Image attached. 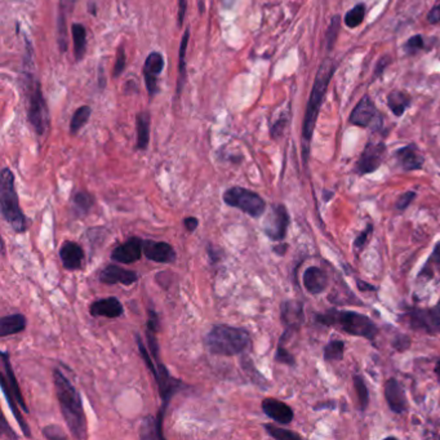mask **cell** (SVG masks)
Masks as SVG:
<instances>
[{"instance_id":"1","label":"cell","mask_w":440,"mask_h":440,"mask_svg":"<svg viewBox=\"0 0 440 440\" xmlns=\"http://www.w3.org/2000/svg\"><path fill=\"white\" fill-rule=\"evenodd\" d=\"M53 385L65 424L73 438L87 439L88 426L80 392L71 384L69 378H66L63 372L57 368L53 370Z\"/></svg>"},{"instance_id":"2","label":"cell","mask_w":440,"mask_h":440,"mask_svg":"<svg viewBox=\"0 0 440 440\" xmlns=\"http://www.w3.org/2000/svg\"><path fill=\"white\" fill-rule=\"evenodd\" d=\"M251 346V335L242 327L216 324L205 336V348L217 357H237L245 354Z\"/></svg>"},{"instance_id":"3","label":"cell","mask_w":440,"mask_h":440,"mask_svg":"<svg viewBox=\"0 0 440 440\" xmlns=\"http://www.w3.org/2000/svg\"><path fill=\"white\" fill-rule=\"evenodd\" d=\"M336 70V63L332 60H326L321 63L319 70L315 77L314 85L310 93L308 107L305 112V119L302 126V140H304V161H308V145L313 139L315 124L318 120V115L321 112V104L328 88L329 82L333 77Z\"/></svg>"},{"instance_id":"4","label":"cell","mask_w":440,"mask_h":440,"mask_svg":"<svg viewBox=\"0 0 440 440\" xmlns=\"http://www.w3.org/2000/svg\"><path fill=\"white\" fill-rule=\"evenodd\" d=\"M315 319L323 326L340 329L348 335L363 337L367 340H373L378 332L377 326L370 316L357 311L331 308L326 313L316 315Z\"/></svg>"},{"instance_id":"5","label":"cell","mask_w":440,"mask_h":440,"mask_svg":"<svg viewBox=\"0 0 440 440\" xmlns=\"http://www.w3.org/2000/svg\"><path fill=\"white\" fill-rule=\"evenodd\" d=\"M136 343H137V346L140 350L141 357L144 359L149 370L154 376L155 382L158 385V390H159L161 400H163L161 411H159L158 417H156L158 425L161 427V430H163V419H164V413L167 411L168 404H169L171 399L173 398L177 392H181L182 389L185 387V384L180 380L171 376L169 370H167V367L164 364L161 363V359H156V360L153 359L139 333L136 335Z\"/></svg>"},{"instance_id":"6","label":"cell","mask_w":440,"mask_h":440,"mask_svg":"<svg viewBox=\"0 0 440 440\" xmlns=\"http://www.w3.org/2000/svg\"><path fill=\"white\" fill-rule=\"evenodd\" d=\"M23 92L26 97V112L30 126L33 127L34 132L42 137L48 131L50 124L49 109L45 97L43 95L42 84L34 77L33 71L23 73Z\"/></svg>"},{"instance_id":"7","label":"cell","mask_w":440,"mask_h":440,"mask_svg":"<svg viewBox=\"0 0 440 440\" xmlns=\"http://www.w3.org/2000/svg\"><path fill=\"white\" fill-rule=\"evenodd\" d=\"M14 172L9 168H3L0 175V207L1 216L17 234L28 230L26 217L20 205V198L14 185Z\"/></svg>"},{"instance_id":"8","label":"cell","mask_w":440,"mask_h":440,"mask_svg":"<svg viewBox=\"0 0 440 440\" xmlns=\"http://www.w3.org/2000/svg\"><path fill=\"white\" fill-rule=\"evenodd\" d=\"M222 199L226 205L242 210L243 213L253 218H259L265 213L266 202L264 198L253 190L245 189L242 186H232L225 191Z\"/></svg>"},{"instance_id":"9","label":"cell","mask_w":440,"mask_h":440,"mask_svg":"<svg viewBox=\"0 0 440 440\" xmlns=\"http://www.w3.org/2000/svg\"><path fill=\"white\" fill-rule=\"evenodd\" d=\"M400 319L414 331L438 333L440 331V301L433 308H411L402 315Z\"/></svg>"},{"instance_id":"10","label":"cell","mask_w":440,"mask_h":440,"mask_svg":"<svg viewBox=\"0 0 440 440\" xmlns=\"http://www.w3.org/2000/svg\"><path fill=\"white\" fill-rule=\"evenodd\" d=\"M289 226V215L286 205L274 204L272 210L267 215L264 224V232L266 237L274 242H281L286 237V231Z\"/></svg>"},{"instance_id":"11","label":"cell","mask_w":440,"mask_h":440,"mask_svg":"<svg viewBox=\"0 0 440 440\" xmlns=\"http://www.w3.org/2000/svg\"><path fill=\"white\" fill-rule=\"evenodd\" d=\"M350 122L355 126L363 127V128L372 127L377 129L378 127L382 124V118L370 96H364L351 112Z\"/></svg>"},{"instance_id":"12","label":"cell","mask_w":440,"mask_h":440,"mask_svg":"<svg viewBox=\"0 0 440 440\" xmlns=\"http://www.w3.org/2000/svg\"><path fill=\"white\" fill-rule=\"evenodd\" d=\"M385 154H386L385 144L368 142L355 166L358 175H367L377 171L384 161Z\"/></svg>"},{"instance_id":"13","label":"cell","mask_w":440,"mask_h":440,"mask_svg":"<svg viewBox=\"0 0 440 440\" xmlns=\"http://www.w3.org/2000/svg\"><path fill=\"white\" fill-rule=\"evenodd\" d=\"M164 57L161 52H151L149 53V56L145 60L144 68H142V74L146 84V90L149 95L153 97L158 91H159V77L161 73L164 70Z\"/></svg>"},{"instance_id":"14","label":"cell","mask_w":440,"mask_h":440,"mask_svg":"<svg viewBox=\"0 0 440 440\" xmlns=\"http://www.w3.org/2000/svg\"><path fill=\"white\" fill-rule=\"evenodd\" d=\"M142 256H144V240L139 237H131L127 239L124 243L115 247L110 257L114 262L131 265L141 259Z\"/></svg>"},{"instance_id":"15","label":"cell","mask_w":440,"mask_h":440,"mask_svg":"<svg viewBox=\"0 0 440 440\" xmlns=\"http://www.w3.org/2000/svg\"><path fill=\"white\" fill-rule=\"evenodd\" d=\"M144 254L156 264H173L177 259L175 248L167 242L144 240Z\"/></svg>"},{"instance_id":"16","label":"cell","mask_w":440,"mask_h":440,"mask_svg":"<svg viewBox=\"0 0 440 440\" xmlns=\"http://www.w3.org/2000/svg\"><path fill=\"white\" fill-rule=\"evenodd\" d=\"M98 279L106 286H115V284L132 286L133 283L139 280V274L133 270H127L122 266L110 264L100 273Z\"/></svg>"},{"instance_id":"17","label":"cell","mask_w":440,"mask_h":440,"mask_svg":"<svg viewBox=\"0 0 440 440\" xmlns=\"http://www.w3.org/2000/svg\"><path fill=\"white\" fill-rule=\"evenodd\" d=\"M262 411L269 419H274L275 422L281 425L291 424L294 419V413L289 405L284 402L275 398H266L261 403Z\"/></svg>"},{"instance_id":"18","label":"cell","mask_w":440,"mask_h":440,"mask_svg":"<svg viewBox=\"0 0 440 440\" xmlns=\"http://www.w3.org/2000/svg\"><path fill=\"white\" fill-rule=\"evenodd\" d=\"M77 0H60L58 17H57V41L61 53L68 50V20L70 17Z\"/></svg>"},{"instance_id":"19","label":"cell","mask_w":440,"mask_h":440,"mask_svg":"<svg viewBox=\"0 0 440 440\" xmlns=\"http://www.w3.org/2000/svg\"><path fill=\"white\" fill-rule=\"evenodd\" d=\"M280 316H281V323L284 324L286 329L294 332V331L300 329L301 326L305 321L304 306H302L300 301H286V302L281 304Z\"/></svg>"},{"instance_id":"20","label":"cell","mask_w":440,"mask_h":440,"mask_svg":"<svg viewBox=\"0 0 440 440\" xmlns=\"http://www.w3.org/2000/svg\"><path fill=\"white\" fill-rule=\"evenodd\" d=\"M385 398L389 408L394 413H404L408 408V402L405 397L404 389L395 378L387 380L385 385Z\"/></svg>"},{"instance_id":"21","label":"cell","mask_w":440,"mask_h":440,"mask_svg":"<svg viewBox=\"0 0 440 440\" xmlns=\"http://www.w3.org/2000/svg\"><path fill=\"white\" fill-rule=\"evenodd\" d=\"M90 314L95 318H109L117 319L124 314V308L117 297H107L92 302Z\"/></svg>"},{"instance_id":"22","label":"cell","mask_w":440,"mask_h":440,"mask_svg":"<svg viewBox=\"0 0 440 440\" xmlns=\"http://www.w3.org/2000/svg\"><path fill=\"white\" fill-rule=\"evenodd\" d=\"M60 259L66 270L75 272L83 267L84 251L80 245L66 240L60 248Z\"/></svg>"},{"instance_id":"23","label":"cell","mask_w":440,"mask_h":440,"mask_svg":"<svg viewBox=\"0 0 440 440\" xmlns=\"http://www.w3.org/2000/svg\"><path fill=\"white\" fill-rule=\"evenodd\" d=\"M304 286L306 288L308 294H323L326 291V288L328 286V277L326 272H323L321 267L311 266L305 270L304 273Z\"/></svg>"},{"instance_id":"24","label":"cell","mask_w":440,"mask_h":440,"mask_svg":"<svg viewBox=\"0 0 440 440\" xmlns=\"http://www.w3.org/2000/svg\"><path fill=\"white\" fill-rule=\"evenodd\" d=\"M397 159L402 168L408 172L421 169L424 166V156L419 154V150L413 145L399 149L397 151Z\"/></svg>"},{"instance_id":"25","label":"cell","mask_w":440,"mask_h":440,"mask_svg":"<svg viewBox=\"0 0 440 440\" xmlns=\"http://www.w3.org/2000/svg\"><path fill=\"white\" fill-rule=\"evenodd\" d=\"M0 382H1V392H3L4 397H6V400H7L8 405H9L11 411H12L14 419H17L18 425L21 427L22 433H23V435H25L26 438H31L30 427H28V422L25 421L23 416L21 414V409H18V407L16 405L17 400H16L14 394L11 392V387H9V385H8L6 375H1V376H0Z\"/></svg>"},{"instance_id":"26","label":"cell","mask_w":440,"mask_h":440,"mask_svg":"<svg viewBox=\"0 0 440 440\" xmlns=\"http://www.w3.org/2000/svg\"><path fill=\"white\" fill-rule=\"evenodd\" d=\"M1 362H3V367H4V370H6L8 385L11 387V392L14 394V398L17 400V404L21 407L23 412L28 413V405L25 403V399H23V395H22L20 385H18V381L16 378L14 370H12V364H11V359H9L7 351L1 353Z\"/></svg>"},{"instance_id":"27","label":"cell","mask_w":440,"mask_h":440,"mask_svg":"<svg viewBox=\"0 0 440 440\" xmlns=\"http://www.w3.org/2000/svg\"><path fill=\"white\" fill-rule=\"evenodd\" d=\"M136 150L145 151L150 142V112L145 110L136 115Z\"/></svg>"},{"instance_id":"28","label":"cell","mask_w":440,"mask_h":440,"mask_svg":"<svg viewBox=\"0 0 440 440\" xmlns=\"http://www.w3.org/2000/svg\"><path fill=\"white\" fill-rule=\"evenodd\" d=\"M26 318L22 314L6 315L0 319V337L21 333L26 328Z\"/></svg>"},{"instance_id":"29","label":"cell","mask_w":440,"mask_h":440,"mask_svg":"<svg viewBox=\"0 0 440 440\" xmlns=\"http://www.w3.org/2000/svg\"><path fill=\"white\" fill-rule=\"evenodd\" d=\"M71 36L74 43L75 61H82L87 52V30L83 23L75 22L71 25Z\"/></svg>"},{"instance_id":"30","label":"cell","mask_w":440,"mask_h":440,"mask_svg":"<svg viewBox=\"0 0 440 440\" xmlns=\"http://www.w3.org/2000/svg\"><path fill=\"white\" fill-rule=\"evenodd\" d=\"M190 41V28H186V31L183 33L182 36L181 44H180V49H178V79H177V95L180 96L182 92V87L185 83V79H186V61H185V57H186V50L189 47Z\"/></svg>"},{"instance_id":"31","label":"cell","mask_w":440,"mask_h":440,"mask_svg":"<svg viewBox=\"0 0 440 440\" xmlns=\"http://www.w3.org/2000/svg\"><path fill=\"white\" fill-rule=\"evenodd\" d=\"M411 97L402 91H392L387 96V106L394 112L395 117H402L405 110L409 107Z\"/></svg>"},{"instance_id":"32","label":"cell","mask_w":440,"mask_h":440,"mask_svg":"<svg viewBox=\"0 0 440 440\" xmlns=\"http://www.w3.org/2000/svg\"><path fill=\"white\" fill-rule=\"evenodd\" d=\"M71 202L74 207V213H77V216H84L91 212L95 204V198L87 191H77L71 198Z\"/></svg>"},{"instance_id":"33","label":"cell","mask_w":440,"mask_h":440,"mask_svg":"<svg viewBox=\"0 0 440 440\" xmlns=\"http://www.w3.org/2000/svg\"><path fill=\"white\" fill-rule=\"evenodd\" d=\"M91 115V106L87 105L80 106L77 112L73 114V118L70 120V133L73 136L77 134V132L88 123Z\"/></svg>"},{"instance_id":"34","label":"cell","mask_w":440,"mask_h":440,"mask_svg":"<svg viewBox=\"0 0 440 440\" xmlns=\"http://www.w3.org/2000/svg\"><path fill=\"white\" fill-rule=\"evenodd\" d=\"M140 436L141 439H164L163 430L158 425V421L151 416L144 419Z\"/></svg>"},{"instance_id":"35","label":"cell","mask_w":440,"mask_h":440,"mask_svg":"<svg viewBox=\"0 0 440 440\" xmlns=\"http://www.w3.org/2000/svg\"><path fill=\"white\" fill-rule=\"evenodd\" d=\"M353 381H354V387H355V392H357L359 408H360L362 412H364L368 408V405H370V392H368V387H367V385L364 382L362 376H359V375H355L354 378H353Z\"/></svg>"},{"instance_id":"36","label":"cell","mask_w":440,"mask_h":440,"mask_svg":"<svg viewBox=\"0 0 440 440\" xmlns=\"http://www.w3.org/2000/svg\"><path fill=\"white\" fill-rule=\"evenodd\" d=\"M343 351H345V343L343 341H331L324 348V359L327 362H338L343 360Z\"/></svg>"},{"instance_id":"37","label":"cell","mask_w":440,"mask_h":440,"mask_svg":"<svg viewBox=\"0 0 440 440\" xmlns=\"http://www.w3.org/2000/svg\"><path fill=\"white\" fill-rule=\"evenodd\" d=\"M364 17H365V6L358 4L355 7L351 8L349 12L346 14L343 22L346 23L348 28H354L363 22Z\"/></svg>"},{"instance_id":"38","label":"cell","mask_w":440,"mask_h":440,"mask_svg":"<svg viewBox=\"0 0 440 440\" xmlns=\"http://www.w3.org/2000/svg\"><path fill=\"white\" fill-rule=\"evenodd\" d=\"M266 429V433L269 434L272 438L277 440H301L302 436L299 434L294 433L291 430H286L281 427L275 426L272 424H266L264 425Z\"/></svg>"},{"instance_id":"39","label":"cell","mask_w":440,"mask_h":440,"mask_svg":"<svg viewBox=\"0 0 440 440\" xmlns=\"http://www.w3.org/2000/svg\"><path fill=\"white\" fill-rule=\"evenodd\" d=\"M440 262V243H438V245L435 247V249H434L433 254H431V257L429 259V261L426 262V265L424 266V269L421 270V273H419V277L422 278V277H426L427 279H430L431 277H433L434 265H439Z\"/></svg>"},{"instance_id":"40","label":"cell","mask_w":440,"mask_h":440,"mask_svg":"<svg viewBox=\"0 0 440 440\" xmlns=\"http://www.w3.org/2000/svg\"><path fill=\"white\" fill-rule=\"evenodd\" d=\"M127 65V53L124 45L122 44L119 49H118V53L115 57V63H114V68H112V77H119L122 75V73L126 69Z\"/></svg>"},{"instance_id":"41","label":"cell","mask_w":440,"mask_h":440,"mask_svg":"<svg viewBox=\"0 0 440 440\" xmlns=\"http://www.w3.org/2000/svg\"><path fill=\"white\" fill-rule=\"evenodd\" d=\"M275 362L291 365V367H294L296 364L294 355L286 349L283 341H279V343H278V349H277V354H275Z\"/></svg>"},{"instance_id":"42","label":"cell","mask_w":440,"mask_h":440,"mask_svg":"<svg viewBox=\"0 0 440 440\" xmlns=\"http://www.w3.org/2000/svg\"><path fill=\"white\" fill-rule=\"evenodd\" d=\"M43 435L45 439L63 440L68 439V435L63 433V429L57 425H49L43 429Z\"/></svg>"},{"instance_id":"43","label":"cell","mask_w":440,"mask_h":440,"mask_svg":"<svg viewBox=\"0 0 440 440\" xmlns=\"http://www.w3.org/2000/svg\"><path fill=\"white\" fill-rule=\"evenodd\" d=\"M422 48H424V39H422L421 36H412L404 44V50L407 53H409V55H414V53H417Z\"/></svg>"},{"instance_id":"44","label":"cell","mask_w":440,"mask_h":440,"mask_svg":"<svg viewBox=\"0 0 440 440\" xmlns=\"http://www.w3.org/2000/svg\"><path fill=\"white\" fill-rule=\"evenodd\" d=\"M372 231H373V226L370 224L360 232V234H359V237H357L355 242H354L355 251L360 252L363 249L364 247L367 245L368 240H370V235H372Z\"/></svg>"},{"instance_id":"45","label":"cell","mask_w":440,"mask_h":440,"mask_svg":"<svg viewBox=\"0 0 440 440\" xmlns=\"http://www.w3.org/2000/svg\"><path fill=\"white\" fill-rule=\"evenodd\" d=\"M338 28H340V17L336 16L335 18H333V21L331 23V26H329L327 34H326V42L328 44L329 49L332 48L333 44H335Z\"/></svg>"},{"instance_id":"46","label":"cell","mask_w":440,"mask_h":440,"mask_svg":"<svg viewBox=\"0 0 440 440\" xmlns=\"http://www.w3.org/2000/svg\"><path fill=\"white\" fill-rule=\"evenodd\" d=\"M286 118H288L286 114H281V117H280L279 119L277 120L273 126H272L270 133H272V137H273V139H278V137H280V136L283 134V131H284L286 123H288V119H286Z\"/></svg>"},{"instance_id":"47","label":"cell","mask_w":440,"mask_h":440,"mask_svg":"<svg viewBox=\"0 0 440 440\" xmlns=\"http://www.w3.org/2000/svg\"><path fill=\"white\" fill-rule=\"evenodd\" d=\"M416 193L414 191H407L403 195L400 196L397 202V208L399 210H404L411 205V203L414 200Z\"/></svg>"},{"instance_id":"48","label":"cell","mask_w":440,"mask_h":440,"mask_svg":"<svg viewBox=\"0 0 440 440\" xmlns=\"http://www.w3.org/2000/svg\"><path fill=\"white\" fill-rule=\"evenodd\" d=\"M207 253H208V259H210V264H218L221 259L224 257L222 252L220 251V248H217L215 245H208Z\"/></svg>"},{"instance_id":"49","label":"cell","mask_w":440,"mask_h":440,"mask_svg":"<svg viewBox=\"0 0 440 440\" xmlns=\"http://www.w3.org/2000/svg\"><path fill=\"white\" fill-rule=\"evenodd\" d=\"M178 12H177V22L178 26L182 28L183 21H185V16H186V9H188V0H178Z\"/></svg>"},{"instance_id":"50","label":"cell","mask_w":440,"mask_h":440,"mask_svg":"<svg viewBox=\"0 0 440 440\" xmlns=\"http://www.w3.org/2000/svg\"><path fill=\"white\" fill-rule=\"evenodd\" d=\"M183 226L189 232H194L199 226V220L196 217L189 216L183 220Z\"/></svg>"},{"instance_id":"51","label":"cell","mask_w":440,"mask_h":440,"mask_svg":"<svg viewBox=\"0 0 440 440\" xmlns=\"http://www.w3.org/2000/svg\"><path fill=\"white\" fill-rule=\"evenodd\" d=\"M427 21L430 22V23H438V22H440V3L436 4L430 11V14L427 16Z\"/></svg>"},{"instance_id":"52","label":"cell","mask_w":440,"mask_h":440,"mask_svg":"<svg viewBox=\"0 0 440 440\" xmlns=\"http://www.w3.org/2000/svg\"><path fill=\"white\" fill-rule=\"evenodd\" d=\"M1 424H3V426H1V435H4V434L7 433L9 436H12V438H17V435L12 431V429L8 426L7 419H1Z\"/></svg>"},{"instance_id":"53","label":"cell","mask_w":440,"mask_h":440,"mask_svg":"<svg viewBox=\"0 0 440 440\" xmlns=\"http://www.w3.org/2000/svg\"><path fill=\"white\" fill-rule=\"evenodd\" d=\"M286 249H288V245L283 243V245H275L273 251L275 252L278 256H284V254H286Z\"/></svg>"},{"instance_id":"54","label":"cell","mask_w":440,"mask_h":440,"mask_svg":"<svg viewBox=\"0 0 440 440\" xmlns=\"http://www.w3.org/2000/svg\"><path fill=\"white\" fill-rule=\"evenodd\" d=\"M357 283L358 286H359V289H360V291H363V292H365V291H376V288H375V286H370L368 283H364L362 280H357Z\"/></svg>"},{"instance_id":"55","label":"cell","mask_w":440,"mask_h":440,"mask_svg":"<svg viewBox=\"0 0 440 440\" xmlns=\"http://www.w3.org/2000/svg\"><path fill=\"white\" fill-rule=\"evenodd\" d=\"M387 61H389V60H387V58L385 57V58H382V60H381V61L377 63L378 70H376V73H378V75H380V73L382 71V69H384L385 66L387 65Z\"/></svg>"},{"instance_id":"56","label":"cell","mask_w":440,"mask_h":440,"mask_svg":"<svg viewBox=\"0 0 440 440\" xmlns=\"http://www.w3.org/2000/svg\"><path fill=\"white\" fill-rule=\"evenodd\" d=\"M90 12H91L92 14H95V16H96V6L93 4V7H92V3H90Z\"/></svg>"},{"instance_id":"57","label":"cell","mask_w":440,"mask_h":440,"mask_svg":"<svg viewBox=\"0 0 440 440\" xmlns=\"http://www.w3.org/2000/svg\"><path fill=\"white\" fill-rule=\"evenodd\" d=\"M435 372L440 376V360L436 363V365H435Z\"/></svg>"}]
</instances>
